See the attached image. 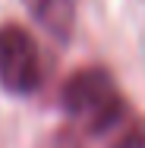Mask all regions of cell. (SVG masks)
<instances>
[{"instance_id":"cell-2","label":"cell","mask_w":145,"mask_h":148,"mask_svg":"<svg viewBox=\"0 0 145 148\" xmlns=\"http://www.w3.org/2000/svg\"><path fill=\"white\" fill-rule=\"evenodd\" d=\"M44 66L32 32L19 22L0 25V88L16 98H29L41 88Z\"/></svg>"},{"instance_id":"cell-1","label":"cell","mask_w":145,"mask_h":148,"mask_svg":"<svg viewBox=\"0 0 145 148\" xmlns=\"http://www.w3.org/2000/svg\"><path fill=\"white\" fill-rule=\"evenodd\" d=\"M60 107L104 148H145V117L104 66H82L60 85Z\"/></svg>"},{"instance_id":"cell-3","label":"cell","mask_w":145,"mask_h":148,"mask_svg":"<svg viewBox=\"0 0 145 148\" xmlns=\"http://www.w3.org/2000/svg\"><path fill=\"white\" fill-rule=\"evenodd\" d=\"M25 10L38 19V25L54 35L57 41H66L76 29V0H22Z\"/></svg>"}]
</instances>
